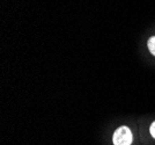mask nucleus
<instances>
[{"label": "nucleus", "instance_id": "obj_1", "mask_svg": "<svg viewBox=\"0 0 155 145\" xmlns=\"http://www.w3.org/2000/svg\"><path fill=\"white\" fill-rule=\"evenodd\" d=\"M132 132L127 126L118 128L114 133V145H131L132 144Z\"/></svg>", "mask_w": 155, "mask_h": 145}, {"label": "nucleus", "instance_id": "obj_2", "mask_svg": "<svg viewBox=\"0 0 155 145\" xmlns=\"http://www.w3.org/2000/svg\"><path fill=\"white\" fill-rule=\"evenodd\" d=\"M148 49L149 51L155 56V36L150 37L148 40Z\"/></svg>", "mask_w": 155, "mask_h": 145}, {"label": "nucleus", "instance_id": "obj_3", "mask_svg": "<svg viewBox=\"0 0 155 145\" xmlns=\"http://www.w3.org/2000/svg\"><path fill=\"white\" fill-rule=\"evenodd\" d=\"M150 135L155 138V122H153L150 125Z\"/></svg>", "mask_w": 155, "mask_h": 145}]
</instances>
